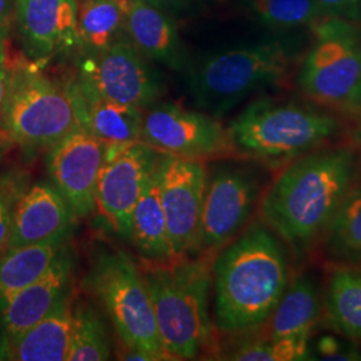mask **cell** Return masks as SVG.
I'll use <instances>...</instances> for the list:
<instances>
[{"label":"cell","mask_w":361,"mask_h":361,"mask_svg":"<svg viewBox=\"0 0 361 361\" xmlns=\"http://www.w3.org/2000/svg\"><path fill=\"white\" fill-rule=\"evenodd\" d=\"M73 290L39 323L0 347V359L18 361H65L73 324Z\"/></svg>","instance_id":"20"},{"label":"cell","mask_w":361,"mask_h":361,"mask_svg":"<svg viewBox=\"0 0 361 361\" xmlns=\"http://www.w3.org/2000/svg\"><path fill=\"white\" fill-rule=\"evenodd\" d=\"M246 13L273 30L313 28L325 19L317 0H238Z\"/></svg>","instance_id":"28"},{"label":"cell","mask_w":361,"mask_h":361,"mask_svg":"<svg viewBox=\"0 0 361 361\" xmlns=\"http://www.w3.org/2000/svg\"><path fill=\"white\" fill-rule=\"evenodd\" d=\"M323 313V289L312 274H300L285 289L284 295L267 322L268 338L312 336Z\"/></svg>","instance_id":"21"},{"label":"cell","mask_w":361,"mask_h":361,"mask_svg":"<svg viewBox=\"0 0 361 361\" xmlns=\"http://www.w3.org/2000/svg\"><path fill=\"white\" fill-rule=\"evenodd\" d=\"M262 194L257 171L231 162L207 174L200 234L194 256L216 255L250 222Z\"/></svg>","instance_id":"10"},{"label":"cell","mask_w":361,"mask_h":361,"mask_svg":"<svg viewBox=\"0 0 361 361\" xmlns=\"http://www.w3.org/2000/svg\"><path fill=\"white\" fill-rule=\"evenodd\" d=\"M0 154H1V140H0Z\"/></svg>","instance_id":"37"},{"label":"cell","mask_w":361,"mask_h":361,"mask_svg":"<svg viewBox=\"0 0 361 361\" xmlns=\"http://www.w3.org/2000/svg\"><path fill=\"white\" fill-rule=\"evenodd\" d=\"M27 186L25 173L8 171L0 176V253L7 247L13 209Z\"/></svg>","instance_id":"30"},{"label":"cell","mask_w":361,"mask_h":361,"mask_svg":"<svg viewBox=\"0 0 361 361\" xmlns=\"http://www.w3.org/2000/svg\"><path fill=\"white\" fill-rule=\"evenodd\" d=\"M323 313L337 335L361 341V267L331 262L324 286Z\"/></svg>","instance_id":"22"},{"label":"cell","mask_w":361,"mask_h":361,"mask_svg":"<svg viewBox=\"0 0 361 361\" xmlns=\"http://www.w3.org/2000/svg\"><path fill=\"white\" fill-rule=\"evenodd\" d=\"M123 1L83 0L77 10L78 43L87 52L106 49L123 34Z\"/></svg>","instance_id":"26"},{"label":"cell","mask_w":361,"mask_h":361,"mask_svg":"<svg viewBox=\"0 0 361 361\" xmlns=\"http://www.w3.org/2000/svg\"><path fill=\"white\" fill-rule=\"evenodd\" d=\"M301 61V44L284 37L222 50L193 67L188 89L194 104L225 116L258 91L281 85Z\"/></svg>","instance_id":"4"},{"label":"cell","mask_w":361,"mask_h":361,"mask_svg":"<svg viewBox=\"0 0 361 361\" xmlns=\"http://www.w3.org/2000/svg\"><path fill=\"white\" fill-rule=\"evenodd\" d=\"M284 243L261 219L224 246L212 264L214 326L235 335L269 320L290 281Z\"/></svg>","instance_id":"2"},{"label":"cell","mask_w":361,"mask_h":361,"mask_svg":"<svg viewBox=\"0 0 361 361\" xmlns=\"http://www.w3.org/2000/svg\"><path fill=\"white\" fill-rule=\"evenodd\" d=\"M77 0H16L23 49L35 62L78 43Z\"/></svg>","instance_id":"17"},{"label":"cell","mask_w":361,"mask_h":361,"mask_svg":"<svg viewBox=\"0 0 361 361\" xmlns=\"http://www.w3.org/2000/svg\"><path fill=\"white\" fill-rule=\"evenodd\" d=\"M111 359V344L102 314L90 302L74 298L68 361Z\"/></svg>","instance_id":"27"},{"label":"cell","mask_w":361,"mask_h":361,"mask_svg":"<svg viewBox=\"0 0 361 361\" xmlns=\"http://www.w3.org/2000/svg\"><path fill=\"white\" fill-rule=\"evenodd\" d=\"M78 123L106 146V157L130 143L141 141L142 111L138 107L110 101L90 83L78 77L67 85Z\"/></svg>","instance_id":"16"},{"label":"cell","mask_w":361,"mask_h":361,"mask_svg":"<svg viewBox=\"0 0 361 361\" xmlns=\"http://www.w3.org/2000/svg\"><path fill=\"white\" fill-rule=\"evenodd\" d=\"M331 262L361 267V186L349 190L324 234Z\"/></svg>","instance_id":"25"},{"label":"cell","mask_w":361,"mask_h":361,"mask_svg":"<svg viewBox=\"0 0 361 361\" xmlns=\"http://www.w3.org/2000/svg\"><path fill=\"white\" fill-rule=\"evenodd\" d=\"M356 166L350 146H323L286 164L261 194L259 219L296 255L310 252L352 189Z\"/></svg>","instance_id":"1"},{"label":"cell","mask_w":361,"mask_h":361,"mask_svg":"<svg viewBox=\"0 0 361 361\" xmlns=\"http://www.w3.org/2000/svg\"><path fill=\"white\" fill-rule=\"evenodd\" d=\"M355 116V122L350 130V143L352 147L361 152V109L353 114Z\"/></svg>","instance_id":"35"},{"label":"cell","mask_w":361,"mask_h":361,"mask_svg":"<svg viewBox=\"0 0 361 361\" xmlns=\"http://www.w3.org/2000/svg\"><path fill=\"white\" fill-rule=\"evenodd\" d=\"M104 158V143L80 125L49 150L50 180L65 197L77 219L97 210L95 194Z\"/></svg>","instance_id":"14"},{"label":"cell","mask_w":361,"mask_h":361,"mask_svg":"<svg viewBox=\"0 0 361 361\" xmlns=\"http://www.w3.org/2000/svg\"><path fill=\"white\" fill-rule=\"evenodd\" d=\"M123 34L149 61L180 70L185 51L177 27L162 11L146 0H123Z\"/></svg>","instance_id":"19"},{"label":"cell","mask_w":361,"mask_h":361,"mask_svg":"<svg viewBox=\"0 0 361 361\" xmlns=\"http://www.w3.org/2000/svg\"><path fill=\"white\" fill-rule=\"evenodd\" d=\"M161 154L138 141L104 158L97 185V210L114 232L130 238L133 212Z\"/></svg>","instance_id":"13"},{"label":"cell","mask_w":361,"mask_h":361,"mask_svg":"<svg viewBox=\"0 0 361 361\" xmlns=\"http://www.w3.org/2000/svg\"><path fill=\"white\" fill-rule=\"evenodd\" d=\"M312 30L297 85L312 104L353 116L361 109V25L325 18Z\"/></svg>","instance_id":"7"},{"label":"cell","mask_w":361,"mask_h":361,"mask_svg":"<svg viewBox=\"0 0 361 361\" xmlns=\"http://www.w3.org/2000/svg\"><path fill=\"white\" fill-rule=\"evenodd\" d=\"M78 125L67 85L32 66L10 70L0 134L26 150H50Z\"/></svg>","instance_id":"8"},{"label":"cell","mask_w":361,"mask_h":361,"mask_svg":"<svg viewBox=\"0 0 361 361\" xmlns=\"http://www.w3.org/2000/svg\"><path fill=\"white\" fill-rule=\"evenodd\" d=\"M325 18L361 25V0H317Z\"/></svg>","instance_id":"31"},{"label":"cell","mask_w":361,"mask_h":361,"mask_svg":"<svg viewBox=\"0 0 361 361\" xmlns=\"http://www.w3.org/2000/svg\"><path fill=\"white\" fill-rule=\"evenodd\" d=\"M141 141L159 154L190 161L241 158L219 118L178 104H157L142 111Z\"/></svg>","instance_id":"9"},{"label":"cell","mask_w":361,"mask_h":361,"mask_svg":"<svg viewBox=\"0 0 361 361\" xmlns=\"http://www.w3.org/2000/svg\"><path fill=\"white\" fill-rule=\"evenodd\" d=\"M70 247L35 283L13 295L0 310V347L19 337L51 312L73 290Z\"/></svg>","instance_id":"18"},{"label":"cell","mask_w":361,"mask_h":361,"mask_svg":"<svg viewBox=\"0 0 361 361\" xmlns=\"http://www.w3.org/2000/svg\"><path fill=\"white\" fill-rule=\"evenodd\" d=\"M317 356L324 360H360V352L334 337H324L317 344Z\"/></svg>","instance_id":"32"},{"label":"cell","mask_w":361,"mask_h":361,"mask_svg":"<svg viewBox=\"0 0 361 361\" xmlns=\"http://www.w3.org/2000/svg\"><path fill=\"white\" fill-rule=\"evenodd\" d=\"M85 285L101 302L125 349V360H169L141 267L128 252L98 247Z\"/></svg>","instance_id":"6"},{"label":"cell","mask_w":361,"mask_h":361,"mask_svg":"<svg viewBox=\"0 0 361 361\" xmlns=\"http://www.w3.org/2000/svg\"><path fill=\"white\" fill-rule=\"evenodd\" d=\"M116 1H123V0H116Z\"/></svg>","instance_id":"38"},{"label":"cell","mask_w":361,"mask_h":361,"mask_svg":"<svg viewBox=\"0 0 361 361\" xmlns=\"http://www.w3.org/2000/svg\"><path fill=\"white\" fill-rule=\"evenodd\" d=\"M67 238L8 247L0 253V310L18 292L35 283L68 247Z\"/></svg>","instance_id":"23"},{"label":"cell","mask_w":361,"mask_h":361,"mask_svg":"<svg viewBox=\"0 0 361 361\" xmlns=\"http://www.w3.org/2000/svg\"><path fill=\"white\" fill-rule=\"evenodd\" d=\"M155 180L176 257L194 256L207 192L205 162L161 154Z\"/></svg>","instance_id":"12"},{"label":"cell","mask_w":361,"mask_h":361,"mask_svg":"<svg viewBox=\"0 0 361 361\" xmlns=\"http://www.w3.org/2000/svg\"><path fill=\"white\" fill-rule=\"evenodd\" d=\"M146 1L162 11H166L169 8L180 7L183 3H186V0H146Z\"/></svg>","instance_id":"36"},{"label":"cell","mask_w":361,"mask_h":361,"mask_svg":"<svg viewBox=\"0 0 361 361\" xmlns=\"http://www.w3.org/2000/svg\"><path fill=\"white\" fill-rule=\"evenodd\" d=\"M340 125L334 111L317 104L262 98L228 128L241 158L280 169L335 138Z\"/></svg>","instance_id":"5"},{"label":"cell","mask_w":361,"mask_h":361,"mask_svg":"<svg viewBox=\"0 0 361 361\" xmlns=\"http://www.w3.org/2000/svg\"><path fill=\"white\" fill-rule=\"evenodd\" d=\"M8 79H10V68L6 63L4 51H0V114H1V109H3L6 92H7Z\"/></svg>","instance_id":"33"},{"label":"cell","mask_w":361,"mask_h":361,"mask_svg":"<svg viewBox=\"0 0 361 361\" xmlns=\"http://www.w3.org/2000/svg\"><path fill=\"white\" fill-rule=\"evenodd\" d=\"M310 336H290L250 341L228 355V360L300 361L313 360Z\"/></svg>","instance_id":"29"},{"label":"cell","mask_w":361,"mask_h":361,"mask_svg":"<svg viewBox=\"0 0 361 361\" xmlns=\"http://www.w3.org/2000/svg\"><path fill=\"white\" fill-rule=\"evenodd\" d=\"M8 28V8L7 0H0V51H3L4 40Z\"/></svg>","instance_id":"34"},{"label":"cell","mask_w":361,"mask_h":361,"mask_svg":"<svg viewBox=\"0 0 361 361\" xmlns=\"http://www.w3.org/2000/svg\"><path fill=\"white\" fill-rule=\"evenodd\" d=\"M79 77L104 98L145 110L165 92L161 74L125 35L106 49L87 52Z\"/></svg>","instance_id":"11"},{"label":"cell","mask_w":361,"mask_h":361,"mask_svg":"<svg viewBox=\"0 0 361 361\" xmlns=\"http://www.w3.org/2000/svg\"><path fill=\"white\" fill-rule=\"evenodd\" d=\"M130 238L141 261L169 262L177 258L169 237L168 224L158 195L155 170L146 182L134 207Z\"/></svg>","instance_id":"24"},{"label":"cell","mask_w":361,"mask_h":361,"mask_svg":"<svg viewBox=\"0 0 361 361\" xmlns=\"http://www.w3.org/2000/svg\"><path fill=\"white\" fill-rule=\"evenodd\" d=\"M75 221L71 207L51 180L37 182L27 186L15 205L6 249L67 238Z\"/></svg>","instance_id":"15"},{"label":"cell","mask_w":361,"mask_h":361,"mask_svg":"<svg viewBox=\"0 0 361 361\" xmlns=\"http://www.w3.org/2000/svg\"><path fill=\"white\" fill-rule=\"evenodd\" d=\"M213 259L185 256L169 262L141 261L169 360H193L213 344L214 324L209 313Z\"/></svg>","instance_id":"3"}]
</instances>
